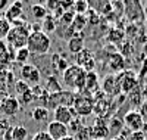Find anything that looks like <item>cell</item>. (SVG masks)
Returning a JSON list of instances; mask_svg holds the SVG:
<instances>
[{
    "label": "cell",
    "instance_id": "8",
    "mask_svg": "<svg viewBox=\"0 0 147 140\" xmlns=\"http://www.w3.org/2000/svg\"><path fill=\"white\" fill-rule=\"evenodd\" d=\"M21 80H24L30 86H38L41 80V72L32 63H27V65L21 67Z\"/></svg>",
    "mask_w": 147,
    "mask_h": 140
},
{
    "label": "cell",
    "instance_id": "26",
    "mask_svg": "<svg viewBox=\"0 0 147 140\" xmlns=\"http://www.w3.org/2000/svg\"><path fill=\"white\" fill-rule=\"evenodd\" d=\"M31 117L34 121H38V122H43V121H47L49 118V109L43 108V106H35L32 109V113Z\"/></svg>",
    "mask_w": 147,
    "mask_h": 140
},
{
    "label": "cell",
    "instance_id": "37",
    "mask_svg": "<svg viewBox=\"0 0 147 140\" xmlns=\"http://www.w3.org/2000/svg\"><path fill=\"white\" fill-rule=\"evenodd\" d=\"M31 140H53L50 136H49V133L47 131H38V133H37Z\"/></svg>",
    "mask_w": 147,
    "mask_h": 140
},
{
    "label": "cell",
    "instance_id": "39",
    "mask_svg": "<svg viewBox=\"0 0 147 140\" xmlns=\"http://www.w3.org/2000/svg\"><path fill=\"white\" fill-rule=\"evenodd\" d=\"M12 131H13V125H10L9 128H7V131H6V134H5V140H13V136H12Z\"/></svg>",
    "mask_w": 147,
    "mask_h": 140
},
{
    "label": "cell",
    "instance_id": "27",
    "mask_svg": "<svg viewBox=\"0 0 147 140\" xmlns=\"http://www.w3.org/2000/svg\"><path fill=\"white\" fill-rule=\"evenodd\" d=\"M46 90L49 93H57V92H62V88H60L59 83H57V78L56 75H50V77L47 78V84L44 86Z\"/></svg>",
    "mask_w": 147,
    "mask_h": 140
},
{
    "label": "cell",
    "instance_id": "15",
    "mask_svg": "<svg viewBox=\"0 0 147 140\" xmlns=\"http://www.w3.org/2000/svg\"><path fill=\"white\" fill-rule=\"evenodd\" d=\"M100 90H102V83L99 80L97 72L96 71L87 72V75H85V90H84V93H88V94L93 96Z\"/></svg>",
    "mask_w": 147,
    "mask_h": 140
},
{
    "label": "cell",
    "instance_id": "17",
    "mask_svg": "<svg viewBox=\"0 0 147 140\" xmlns=\"http://www.w3.org/2000/svg\"><path fill=\"white\" fill-rule=\"evenodd\" d=\"M53 117H55V121L60 122V124H65V125H69L74 120V115H72V106H57L55 111H53Z\"/></svg>",
    "mask_w": 147,
    "mask_h": 140
},
{
    "label": "cell",
    "instance_id": "7",
    "mask_svg": "<svg viewBox=\"0 0 147 140\" xmlns=\"http://www.w3.org/2000/svg\"><path fill=\"white\" fill-rule=\"evenodd\" d=\"M124 124H125V128H128L131 133L143 131V128H144V120L140 115L138 109L128 111L124 115Z\"/></svg>",
    "mask_w": 147,
    "mask_h": 140
},
{
    "label": "cell",
    "instance_id": "41",
    "mask_svg": "<svg viewBox=\"0 0 147 140\" xmlns=\"http://www.w3.org/2000/svg\"><path fill=\"white\" fill-rule=\"evenodd\" d=\"M7 7V0H0V12Z\"/></svg>",
    "mask_w": 147,
    "mask_h": 140
},
{
    "label": "cell",
    "instance_id": "43",
    "mask_svg": "<svg viewBox=\"0 0 147 140\" xmlns=\"http://www.w3.org/2000/svg\"><path fill=\"white\" fill-rule=\"evenodd\" d=\"M62 140H77V139L74 137V136H71V134H69V136H66V137H65V139H62Z\"/></svg>",
    "mask_w": 147,
    "mask_h": 140
},
{
    "label": "cell",
    "instance_id": "11",
    "mask_svg": "<svg viewBox=\"0 0 147 140\" xmlns=\"http://www.w3.org/2000/svg\"><path fill=\"white\" fill-rule=\"evenodd\" d=\"M107 137L110 139L107 122L103 121L102 118H97L96 124L93 127H90V139L91 140H106Z\"/></svg>",
    "mask_w": 147,
    "mask_h": 140
},
{
    "label": "cell",
    "instance_id": "35",
    "mask_svg": "<svg viewBox=\"0 0 147 140\" xmlns=\"http://www.w3.org/2000/svg\"><path fill=\"white\" fill-rule=\"evenodd\" d=\"M119 47H121V52H119V53H121L122 56H124V58H125V56H129V55H131V52H132V44H131V43H128V41H127V43L124 41Z\"/></svg>",
    "mask_w": 147,
    "mask_h": 140
},
{
    "label": "cell",
    "instance_id": "5",
    "mask_svg": "<svg viewBox=\"0 0 147 140\" xmlns=\"http://www.w3.org/2000/svg\"><path fill=\"white\" fill-rule=\"evenodd\" d=\"M118 80H119L121 94H125V96H128L134 88L140 86L138 84V75L132 69H125L124 72L118 74Z\"/></svg>",
    "mask_w": 147,
    "mask_h": 140
},
{
    "label": "cell",
    "instance_id": "25",
    "mask_svg": "<svg viewBox=\"0 0 147 140\" xmlns=\"http://www.w3.org/2000/svg\"><path fill=\"white\" fill-rule=\"evenodd\" d=\"M87 24H88L87 15H80V14H77L75 18H74V22H72L71 27H72V30L75 31V33H82L84 28L87 27Z\"/></svg>",
    "mask_w": 147,
    "mask_h": 140
},
{
    "label": "cell",
    "instance_id": "21",
    "mask_svg": "<svg viewBox=\"0 0 147 140\" xmlns=\"http://www.w3.org/2000/svg\"><path fill=\"white\" fill-rule=\"evenodd\" d=\"M106 39L110 44H116V46H121L125 40V31L121 30V28H110Z\"/></svg>",
    "mask_w": 147,
    "mask_h": 140
},
{
    "label": "cell",
    "instance_id": "4",
    "mask_svg": "<svg viewBox=\"0 0 147 140\" xmlns=\"http://www.w3.org/2000/svg\"><path fill=\"white\" fill-rule=\"evenodd\" d=\"M72 108L75 109L78 117H88L94 112V99L88 93H78L75 96Z\"/></svg>",
    "mask_w": 147,
    "mask_h": 140
},
{
    "label": "cell",
    "instance_id": "24",
    "mask_svg": "<svg viewBox=\"0 0 147 140\" xmlns=\"http://www.w3.org/2000/svg\"><path fill=\"white\" fill-rule=\"evenodd\" d=\"M30 14L32 15L34 19L43 21L49 15V10H47V7L44 5H38V3H37V5H31L30 6Z\"/></svg>",
    "mask_w": 147,
    "mask_h": 140
},
{
    "label": "cell",
    "instance_id": "20",
    "mask_svg": "<svg viewBox=\"0 0 147 140\" xmlns=\"http://www.w3.org/2000/svg\"><path fill=\"white\" fill-rule=\"evenodd\" d=\"M50 63H52V71L55 72V75H56L57 72H62V74H63V72L68 69V67H69V63H68V60L63 58V55H59V53H55V55L52 56Z\"/></svg>",
    "mask_w": 147,
    "mask_h": 140
},
{
    "label": "cell",
    "instance_id": "14",
    "mask_svg": "<svg viewBox=\"0 0 147 140\" xmlns=\"http://www.w3.org/2000/svg\"><path fill=\"white\" fill-rule=\"evenodd\" d=\"M47 133H49V136H50L53 140H62L66 136H69V128H68V125L60 124V122L53 120L52 122H49V125H47Z\"/></svg>",
    "mask_w": 147,
    "mask_h": 140
},
{
    "label": "cell",
    "instance_id": "18",
    "mask_svg": "<svg viewBox=\"0 0 147 140\" xmlns=\"http://www.w3.org/2000/svg\"><path fill=\"white\" fill-rule=\"evenodd\" d=\"M109 134L110 137H116V136H121V133L124 131L125 128V124H124V117H121L119 113H115V115L109 120Z\"/></svg>",
    "mask_w": 147,
    "mask_h": 140
},
{
    "label": "cell",
    "instance_id": "32",
    "mask_svg": "<svg viewBox=\"0 0 147 140\" xmlns=\"http://www.w3.org/2000/svg\"><path fill=\"white\" fill-rule=\"evenodd\" d=\"M12 28V24L3 16V18H0V39H6L9 31Z\"/></svg>",
    "mask_w": 147,
    "mask_h": 140
},
{
    "label": "cell",
    "instance_id": "29",
    "mask_svg": "<svg viewBox=\"0 0 147 140\" xmlns=\"http://www.w3.org/2000/svg\"><path fill=\"white\" fill-rule=\"evenodd\" d=\"M30 56H31V52H30V50H28L27 47H22V49L16 50L15 59H16V62L22 63V65H27V62H28Z\"/></svg>",
    "mask_w": 147,
    "mask_h": 140
},
{
    "label": "cell",
    "instance_id": "36",
    "mask_svg": "<svg viewBox=\"0 0 147 140\" xmlns=\"http://www.w3.org/2000/svg\"><path fill=\"white\" fill-rule=\"evenodd\" d=\"M9 121L7 120H0V137H5V134H6V131H7V128H9Z\"/></svg>",
    "mask_w": 147,
    "mask_h": 140
},
{
    "label": "cell",
    "instance_id": "28",
    "mask_svg": "<svg viewBox=\"0 0 147 140\" xmlns=\"http://www.w3.org/2000/svg\"><path fill=\"white\" fill-rule=\"evenodd\" d=\"M90 9V5L87 0H77L74 2V12L75 14H80V15H85Z\"/></svg>",
    "mask_w": 147,
    "mask_h": 140
},
{
    "label": "cell",
    "instance_id": "6",
    "mask_svg": "<svg viewBox=\"0 0 147 140\" xmlns=\"http://www.w3.org/2000/svg\"><path fill=\"white\" fill-rule=\"evenodd\" d=\"M124 6H125L124 15L131 24H138L144 21L146 15H144L143 3L136 2V0H127V2H124Z\"/></svg>",
    "mask_w": 147,
    "mask_h": 140
},
{
    "label": "cell",
    "instance_id": "9",
    "mask_svg": "<svg viewBox=\"0 0 147 140\" xmlns=\"http://www.w3.org/2000/svg\"><path fill=\"white\" fill-rule=\"evenodd\" d=\"M75 65L82 68L85 72H91L96 68V59L90 49H82L78 55H75Z\"/></svg>",
    "mask_w": 147,
    "mask_h": 140
},
{
    "label": "cell",
    "instance_id": "40",
    "mask_svg": "<svg viewBox=\"0 0 147 140\" xmlns=\"http://www.w3.org/2000/svg\"><path fill=\"white\" fill-rule=\"evenodd\" d=\"M141 93H143V99L147 100V84L141 87Z\"/></svg>",
    "mask_w": 147,
    "mask_h": 140
},
{
    "label": "cell",
    "instance_id": "22",
    "mask_svg": "<svg viewBox=\"0 0 147 140\" xmlns=\"http://www.w3.org/2000/svg\"><path fill=\"white\" fill-rule=\"evenodd\" d=\"M127 102H128V105H129L131 108H140V106L143 105L144 99H143V93H141V86L136 87V88H134V90L127 96Z\"/></svg>",
    "mask_w": 147,
    "mask_h": 140
},
{
    "label": "cell",
    "instance_id": "16",
    "mask_svg": "<svg viewBox=\"0 0 147 140\" xmlns=\"http://www.w3.org/2000/svg\"><path fill=\"white\" fill-rule=\"evenodd\" d=\"M84 43H85L84 33H77L75 35L71 37V39L66 41V44H68V52H69V53H72L74 56L78 55L82 49H85Z\"/></svg>",
    "mask_w": 147,
    "mask_h": 140
},
{
    "label": "cell",
    "instance_id": "44",
    "mask_svg": "<svg viewBox=\"0 0 147 140\" xmlns=\"http://www.w3.org/2000/svg\"><path fill=\"white\" fill-rule=\"evenodd\" d=\"M143 9H144V15L147 16V3H143Z\"/></svg>",
    "mask_w": 147,
    "mask_h": 140
},
{
    "label": "cell",
    "instance_id": "10",
    "mask_svg": "<svg viewBox=\"0 0 147 140\" xmlns=\"http://www.w3.org/2000/svg\"><path fill=\"white\" fill-rule=\"evenodd\" d=\"M102 92L106 93L110 97H115L121 94V88H119V80H118V74H107L102 81Z\"/></svg>",
    "mask_w": 147,
    "mask_h": 140
},
{
    "label": "cell",
    "instance_id": "12",
    "mask_svg": "<svg viewBox=\"0 0 147 140\" xmlns=\"http://www.w3.org/2000/svg\"><path fill=\"white\" fill-rule=\"evenodd\" d=\"M19 109H21V103L15 96H6L2 100V105H0V111L6 117H15L19 112Z\"/></svg>",
    "mask_w": 147,
    "mask_h": 140
},
{
    "label": "cell",
    "instance_id": "33",
    "mask_svg": "<svg viewBox=\"0 0 147 140\" xmlns=\"http://www.w3.org/2000/svg\"><path fill=\"white\" fill-rule=\"evenodd\" d=\"M87 21H88V24L90 25H93V27H96V25H99L100 24V21H102V16L97 14L96 10H93V9H88V12L87 14Z\"/></svg>",
    "mask_w": 147,
    "mask_h": 140
},
{
    "label": "cell",
    "instance_id": "1",
    "mask_svg": "<svg viewBox=\"0 0 147 140\" xmlns=\"http://www.w3.org/2000/svg\"><path fill=\"white\" fill-rule=\"evenodd\" d=\"M85 75H87V72L74 63V65H69L68 69L62 74V80L71 92L78 94L85 90Z\"/></svg>",
    "mask_w": 147,
    "mask_h": 140
},
{
    "label": "cell",
    "instance_id": "42",
    "mask_svg": "<svg viewBox=\"0 0 147 140\" xmlns=\"http://www.w3.org/2000/svg\"><path fill=\"white\" fill-rule=\"evenodd\" d=\"M109 140H128V139L124 137V136H116V137H110Z\"/></svg>",
    "mask_w": 147,
    "mask_h": 140
},
{
    "label": "cell",
    "instance_id": "2",
    "mask_svg": "<svg viewBox=\"0 0 147 140\" xmlns=\"http://www.w3.org/2000/svg\"><path fill=\"white\" fill-rule=\"evenodd\" d=\"M30 34H31V27L28 22H25L24 25H12V28L6 37V41L9 43L10 47L19 50L22 47H27Z\"/></svg>",
    "mask_w": 147,
    "mask_h": 140
},
{
    "label": "cell",
    "instance_id": "38",
    "mask_svg": "<svg viewBox=\"0 0 147 140\" xmlns=\"http://www.w3.org/2000/svg\"><path fill=\"white\" fill-rule=\"evenodd\" d=\"M138 112H140V115L144 120V124H147V100L143 102V105L138 108Z\"/></svg>",
    "mask_w": 147,
    "mask_h": 140
},
{
    "label": "cell",
    "instance_id": "31",
    "mask_svg": "<svg viewBox=\"0 0 147 140\" xmlns=\"http://www.w3.org/2000/svg\"><path fill=\"white\" fill-rule=\"evenodd\" d=\"M13 88H15V92H16V94H19V96H22L24 93H27L30 88H31V86L30 84H27L24 80H16L15 83H13Z\"/></svg>",
    "mask_w": 147,
    "mask_h": 140
},
{
    "label": "cell",
    "instance_id": "19",
    "mask_svg": "<svg viewBox=\"0 0 147 140\" xmlns=\"http://www.w3.org/2000/svg\"><path fill=\"white\" fill-rule=\"evenodd\" d=\"M24 14V5L21 2H13L5 12V18L10 22V24H13L15 21H18Z\"/></svg>",
    "mask_w": 147,
    "mask_h": 140
},
{
    "label": "cell",
    "instance_id": "13",
    "mask_svg": "<svg viewBox=\"0 0 147 140\" xmlns=\"http://www.w3.org/2000/svg\"><path fill=\"white\" fill-rule=\"evenodd\" d=\"M107 68L112 71V74H121V72H124L125 68H127V60L119 52H113V53L109 55Z\"/></svg>",
    "mask_w": 147,
    "mask_h": 140
},
{
    "label": "cell",
    "instance_id": "23",
    "mask_svg": "<svg viewBox=\"0 0 147 140\" xmlns=\"http://www.w3.org/2000/svg\"><path fill=\"white\" fill-rule=\"evenodd\" d=\"M56 28H57V19L52 14H49L41 22V31L46 34H50V33H55Z\"/></svg>",
    "mask_w": 147,
    "mask_h": 140
},
{
    "label": "cell",
    "instance_id": "30",
    "mask_svg": "<svg viewBox=\"0 0 147 140\" xmlns=\"http://www.w3.org/2000/svg\"><path fill=\"white\" fill-rule=\"evenodd\" d=\"M12 136H13V140H25L28 137V130L24 125H15Z\"/></svg>",
    "mask_w": 147,
    "mask_h": 140
},
{
    "label": "cell",
    "instance_id": "34",
    "mask_svg": "<svg viewBox=\"0 0 147 140\" xmlns=\"http://www.w3.org/2000/svg\"><path fill=\"white\" fill-rule=\"evenodd\" d=\"M19 103L21 105H24V106H27V105H31L32 102L35 100V96H34V93H32V88H30V90L27 92V93H24L22 96H19Z\"/></svg>",
    "mask_w": 147,
    "mask_h": 140
},
{
    "label": "cell",
    "instance_id": "3",
    "mask_svg": "<svg viewBox=\"0 0 147 140\" xmlns=\"http://www.w3.org/2000/svg\"><path fill=\"white\" fill-rule=\"evenodd\" d=\"M52 46V40L49 34L43 31H31L30 39L27 43V49L31 52V55H46Z\"/></svg>",
    "mask_w": 147,
    "mask_h": 140
}]
</instances>
